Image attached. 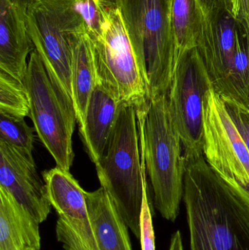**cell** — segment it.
I'll use <instances>...</instances> for the list:
<instances>
[{"mask_svg": "<svg viewBox=\"0 0 249 250\" xmlns=\"http://www.w3.org/2000/svg\"><path fill=\"white\" fill-rule=\"evenodd\" d=\"M24 84L35 132L57 167L70 171L75 157L72 138L77 123L74 104L35 50L29 57Z\"/></svg>", "mask_w": 249, "mask_h": 250, "instance_id": "cell-5", "label": "cell"}, {"mask_svg": "<svg viewBox=\"0 0 249 250\" xmlns=\"http://www.w3.org/2000/svg\"><path fill=\"white\" fill-rule=\"evenodd\" d=\"M0 250H40L39 223L1 188Z\"/></svg>", "mask_w": 249, "mask_h": 250, "instance_id": "cell-17", "label": "cell"}, {"mask_svg": "<svg viewBox=\"0 0 249 250\" xmlns=\"http://www.w3.org/2000/svg\"><path fill=\"white\" fill-rule=\"evenodd\" d=\"M219 95L249 108V35L246 28L237 21L233 67Z\"/></svg>", "mask_w": 249, "mask_h": 250, "instance_id": "cell-19", "label": "cell"}, {"mask_svg": "<svg viewBox=\"0 0 249 250\" xmlns=\"http://www.w3.org/2000/svg\"><path fill=\"white\" fill-rule=\"evenodd\" d=\"M31 0H0V70L24 83L35 45L26 26Z\"/></svg>", "mask_w": 249, "mask_h": 250, "instance_id": "cell-13", "label": "cell"}, {"mask_svg": "<svg viewBox=\"0 0 249 250\" xmlns=\"http://www.w3.org/2000/svg\"><path fill=\"white\" fill-rule=\"evenodd\" d=\"M35 131L24 118L0 112V139L29 154L34 148Z\"/></svg>", "mask_w": 249, "mask_h": 250, "instance_id": "cell-21", "label": "cell"}, {"mask_svg": "<svg viewBox=\"0 0 249 250\" xmlns=\"http://www.w3.org/2000/svg\"><path fill=\"white\" fill-rule=\"evenodd\" d=\"M200 8L204 14L216 9L225 8L232 12V0H197Z\"/></svg>", "mask_w": 249, "mask_h": 250, "instance_id": "cell-25", "label": "cell"}, {"mask_svg": "<svg viewBox=\"0 0 249 250\" xmlns=\"http://www.w3.org/2000/svg\"><path fill=\"white\" fill-rule=\"evenodd\" d=\"M139 139L135 108L121 104L103 155L95 167L101 187L129 229L140 239V214L147 185Z\"/></svg>", "mask_w": 249, "mask_h": 250, "instance_id": "cell-3", "label": "cell"}, {"mask_svg": "<svg viewBox=\"0 0 249 250\" xmlns=\"http://www.w3.org/2000/svg\"><path fill=\"white\" fill-rule=\"evenodd\" d=\"M0 112L30 117L29 95L24 83L2 70H0Z\"/></svg>", "mask_w": 249, "mask_h": 250, "instance_id": "cell-20", "label": "cell"}, {"mask_svg": "<svg viewBox=\"0 0 249 250\" xmlns=\"http://www.w3.org/2000/svg\"><path fill=\"white\" fill-rule=\"evenodd\" d=\"M169 250H184L182 237L179 230H177L171 238Z\"/></svg>", "mask_w": 249, "mask_h": 250, "instance_id": "cell-26", "label": "cell"}, {"mask_svg": "<svg viewBox=\"0 0 249 250\" xmlns=\"http://www.w3.org/2000/svg\"><path fill=\"white\" fill-rule=\"evenodd\" d=\"M202 14L197 0H172L171 24L177 62L186 51L197 46Z\"/></svg>", "mask_w": 249, "mask_h": 250, "instance_id": "cell-18", "label": "cell"}, {"mask_svg": "<svg viewBox=\"0 0 249 250\" xmlns=\"http://www.w3.org/2000/svg\"><path fill=\"white\" fill-rule=\"evenodd\" d=\"M0 188L39 224L48 218L51 206L32 154L0 139Z\"/></svg>", "mask_w": 249, "mask_h": 250, "instance_id": "cell-11", "label": "cell"}, {"mask_svg": "<svg viewBox=\"0 0 249 250\" xmlns=\"http://www.w3.org/2000/svg\"><path fill=\"white\" fill-rule=\"evenodd\" d=\"M119 9L150 101L167 95L177 64L172 0H114Z\"/></svg>", "mask_w": 249, "mask_h": 250, "instance_id": "cell-4", "label": "cell"}, {"mask_svg": "<svg viewBox=\"0 0 249 250\" xmlns=\"http://www.w3.org/2000/svg\"><path fill=\"white\" fill-rule=\"evenodd\" d=\"M212 87L197 48L186 51L177 62L167 95L171 120L181 139L186 162L203 156L204 100Z\"/></svg>", "mask_w": 249, "mask_h": 250, "instance_id": "cell-7", "label": "cell"}, {"mask_svg": "<svg viewBox=\"0 0 249 250\" xmlns=\"http://www.w3.org/2000/svg\"><path fill=\"white\" fill-rule=\"evenodd\" d=\"M167 95L153 98L145 111L136 112L140 152L153 188L155 207L163 218L175 222L184 195L186 161Z\"/></svg>", "mask_w": 249, "mask_h": 250, "instance_id": "cell-2", "label": "cell"}, {"mask_svg": "<svg viewBox=\"0 0 249 250\" xmlns=\"http://www.w3.org/2000/svg\"><path fill=\"white\" fill-rule=\"evenodd\" d=\"M237 184H238L241 188H244L249 193V181L248 182H239V183Z\"/></svg>", "mask_w": 249, "mask_h": 250, "instance_id": "cell-27", "label": "cell"}, {"mask_svg": "<svg viewBox=\"0 0 249 250\" xmlns=\"http://www.w3.org/2000/svg\"><path fill=\"white\" fill-rule=\"evenodd\" d=\"M236 20L228 9L202 14L197 48L213 90L220 95L233 67Z\"/></svg>", "mask_w": 249, "mask_h": 250, "instance_id": "cell-12", "label": "cell"}, {"mask_svg": "<svg viewBox=\"0 0 249 250\" xmlns=\"http://www.w3.org/2000/svg\"><path fill=\"white\" fill-rule=\"evenodd\" d=\"M249 152V108L231 98L221 97Z\"/></svg>", "mask_w": 249, "mask_h": 250, "instance_id": "cell-22", "label": "cell"}, {"mask_svg": "<svg viewBox=\"0 0 249 250\" xmlns=\"http://www.w3.org/2000/svg\"><path fill=\"white\" fill-rule=\"evenodd\" d=\"M203 155L221 176L236 183L249 181V152L225 104L213 88L204 100Z\"/></svg>", "mask_w": 249, "mask_h": 250, "instance_id": "cell-9", "label": "cell"}, {"mask_svg": "<svg viewBox=\"0 0 249 250\" xmlns=\"http://www.w3.org/2000/svg\"><path fill=\"white\" fill-rule=\"evenodd\" d=\"M84 24L76 0H31L26 19L28 33L44 64L52 70L71 98L70 37Z\"/></svg>", "mask_w": 249, "mask_h": 250, "instance_id": "cell-8", "label": "cell"}, {"mask_svg": "<svg viewBox=\"0 0 249 250\" xmlns=\"http://www.w3.org/2000/svg\"><path fill=\"white\" fill-rule=\"evenodd\" d=\"M48 199L58 214L56 234L64 250H99L88 214L85 191L70 171L44 173Z\"/></svg>", "mask_w": 249, "mask_h": 250, "instance_id": "cell-10", "label": "cell"}, {"mask_svg": "<svg viewBox=\"0 0 249 250\" xmlns=\"http://www.w3.org/2000/svg\"><path fill=\"white\" fill-rule=\"evenodd\" d=\"M183 200L190 250H249V193L204 155L186 162Z\"/></svg>", "mask_w": 249, "mask_h": 250, "instance_id": "cell-1", "label": "cell"}, {"mask_svg": "<svg viewBox=\"0 0 249 250\" xmlns=\"http://www.w3.org/2000/svg\"><path fill=\"white\" fill-rule=\"evenodd\" d=\"M100 30L89 33L93 44L96 76L116 95L120 103L145 111L149 92L136 60L119 9L114 0H101Z\"/></svg>", "mask_w": 249, "mask_h": 250, "instance_id": "cell-6", "label": "cell"}, {"mask_svg": "<svg viewBox=\"0 0 249 250\" xmlns=\"http://www.w3.org/2000/svg\"><path fill=\"white\" fill-rule=\"evenodd\" d=\"M88 214L99 250H133L128 226L106 191L101 187L85 191Z\"/></svg>", "mask_w": 249, "mask_h": 250, "instance_id": "cell-15", "label": "cell"}, {"mask_svg": "<svg viewBox=\"0 0 249 250\" xmlns=\"http://www.w3.org/2000/svg\"><path fill=\"white\" fill-rule=\"evenodd\" d=\"M232 11L236 21L246 28L249 35V0H232Z\"/></svg>", "mask_w": 249, "mask_h": 250, "instance_id": "cell-24", "label": "cell"}, {"mask_svg": "<svg viewBox=\"0 0 249 250\" xmlns=\"http://www.w3.org/2000/svg\"><path fill=\"white\" fill-rule=\"evenodd\" d=\"M70 42L72 49V98L80 127L84 122L89 99L96 82L93 44L86 25L71 34Z\"/></svg>", "mask_w": 249, "mask_h": 250, "instance_id": "cell-16", "label": "cell"}, {"mask_svg": "<svg viewBox=\"0 0 249 250\" xmlns=\"http://www.w3.org/2000/svg\"><path fill=\"white\" fill-rule=\"evenodd\" d=\"M121 104L115 94L96 76L84 122L79 127L85 148L95 165L103 155Z\"/></svg>", "mask_w": 249, "mask_h": 250, "instance_id": "cell-14", "label": "cell"}, {"mask_svg": "<svg viewBox=\"0 0 249 250\" xmlns=\"http://www.w3.org/2000/svg\"><path fill=\"white\" fill-rule=\"evenodd\" d=\"M140 244L142 250H156L153 220L148 198L147 185L145 187L140 219Z\"/></svg>", "mask_w": 249, "mask_h": 250, "instance_id": "cell-23", "label": "cell"}]
</instances>
